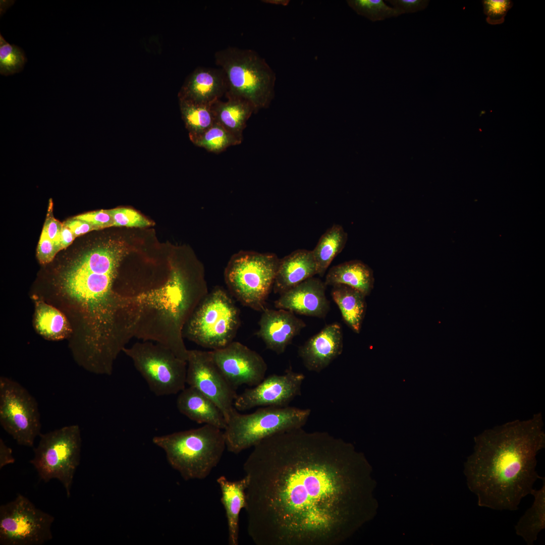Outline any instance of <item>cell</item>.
Instances as JSON below:
<instances>
[{
	"label": "cell",
	"mask_w": 545,
	"mask_h": 545,
	"mask_svg": "<svg viewBox=\"0 0 545 545\" xmlns=\"http://www.w3.org/2000/svg\"><path fill=\"white\" fill-rule=\"evenodd\" d=\"M243 464L247 530L256 545H337L348 531L352 452L302 427L258 443Z\"/></svg>",
	"instance_id": "6da1fadb"
},
{
	"label": "cell",
	"mask_w": 545,
	"mask_h": 545,
	"mask_svg": "<svg viewBox=\"0 0 545 545\" xmlns=\"http://www.w3.org/2000/svg\"><path fill=\"white\" fill-rule=\"evenodd\" d=\"M123 247L107 243L71 262L61 272L60 296L78 315L83 335L73 347L79 362L92 370L112 368L136 337L141 308L135 298L114 289Z\"/></svg>",
	"instance_id": "7a4b0ae2"
},
{
	"label": "cell",
	"mask_w": 545,
	"mask_h": 545,
	"mask_svg": "<svg viewBox=\"0 0 545 545\" xmlns=\"http://www.w3.org/2000/svg\"><path fill=\"white\" fill-rule=\"evenodd\" d=\"M541 413L484 430L474 438L473 451L464 463L469 489L480 507L518 510L538 479L536 455L544 448Z\"/></svg>",
	"instance_id": "3957f363"
},
{
	"label": "cell",
	"mask_w": 545,
	"mask_h": 545,
	"mask_svg": "<svg viewBox=\"0 0 545 545\" xmlns=\"http://www.w3.org/2000/svg\"><path fill=\"white\" fill-rule=\"evenodd\" d=\"M152 442L165 452L169 463L186 480L206 478L226 448L224 430L209 424L155 436Z\"/></svg>",
	"instance_id": "277c9868"
},
{
	"label": "cell",
	"mask_w": 545,
	"mask_h": 545,
	"mask_svg": "<svg viewBox=\"0 0 545 545\" xmlns=\"http://www.w3.org/2000/svg\"><path fill=\"white\" fill-rule=\"evenodd\" d=\"M214 60L227 78V98L248 101L255 113L269 105L274 95L276 74L255 51L229 46L217 50Z\"/></svg>",
	"instance_id": "5b68a950"
},
{
	"label": "cell",
	"mask_w": 545,
	"mask_h": 545,
	"mask_svg": "<svg viewBox=\"0 0 545 545\" xmlns=\"http://www.w3.org/2000/svg\"><path fill=\"white\" fill-rule=\"evenodd\" d=\"M280 259L272 253L241 250L234 253L224 270L230 293L243 305L262 311L273 289Z\"/></svg>",
	"instance_id": "8992f818"
},
{
	"label": "cell",
	"mask_w": 545,
	"mask_h": 545,
	"mask_svg": "<svg viewBox=\"0 0 545 545\" xmlns=\"http://www.w3.org/2000/svg\"><path fill=\"white\" fill-rule=\"evenodd\" d=\"M310 414V409L288 406L263 407L246 414L235 408L224 430L226 448L238 454L275 433L303 427Z\"/></svg>",
	"instance_id": "52a82bcc"
},
{
	"label": "cell",
	"mask_w": 545,
	"mask_h": 545,
	"mask_svg": "<svg viewBox=\"0 0 545 545\" xmlns=\"http://www.w3.org/2000/svg\"><path fill=\"white\" fill-rule=\"evenodd\" d=\"M240 312L225 290L215 287L202 300L187 321L183 337L204 348H223L235 338Z\"/></svg>",
	"instance_id": "ba28073f"
},
{
	"label": "cell",
	"mask_w": 545,
	"mask_h": 545,
	"mask_svg": "<svg viewBox=\"0 0 545 545\" xmlns=\"http://www.w3.org/2000/svg\"><path fill=\"white\" fill-rule=\"evenodd\" d=\"M30 461L41 479L48 482L57 479L63 485L69 498L74 476L79 465L81 437L79 426L62 427L39 435Z\"/></svg>",
	"instance_id": "9c48e42d"
},
{
	"label": "cell",
	"mask_w": 545,
	"mask_h": 545,
	"mask_svg": "<svg viewBox=\"0 0 545 545\" xmlns=\"http://www.w3.org/2000/svg\"><path fill=\"white\" fill-rule=\"evenodd\" d=\"M124 352L157 396L175 395L185 388L187 361L170 349L150 341L136 342Z\"/></svg>",
	"instance_id": "30bf717a"
},
{
	"label": "cell",
	"mask_w": 545,
	"mask_h": 545,
	"mask_svg": "<svg viewBox=\"0 0 545 545\" xmlns=\"http://www.w3.org/2000/svg\"><path fill=\"white\" fill-rule=\"evenodd\" d=\"M0 424L20 446L33 447L41 434L36 400L19 383L6 376L0 377Z\"/></svg>",
	"instance_id": "8fae6325"
},
{
	"label": "cell",
	"mask_w": 545,
	"mask_h": 545,
	"mask_svg": "<svg viewBox=\"0 0 545 545\" xmlns=\"http://www.w3.org/2000/svg\"><path fill=\"white\" fill-rule=\"evenodd\" d=\"M54 520L27 498L18 494L15 500L0 507V544H43L52 538Z\"/></svg>",
	"instance_id": "7c38bea8"
},
{
	"label": "cell",
	"mask_w": 545,
	"mask_h": 545,
	"mask_svg": "<svg viewBox=\"0 0 545 545\" xmlns=\"http://www.w3.org/2000/svg\"><path fill=\"white\" fill-rule=\"evenodd\" d=\"M186 384L211 399L227 420L237 394L212 360L209 351L188 350Z\"/></svg>",
	"instance_id": "4fadbf2b"
},
{
	"label": "cell",
	"mask_w": 545,
	"mask_h": 545,
	"mask_svg": "<svg viewBox=\"0 0 545 545\" xmlns=\"http://www.w3.org/2000/svg\"><path fill=\"white\" fill-rule=\"evenodd\" d=\"M302 373L287 369L283 374H273L253 388L237 395L234 406L244 411L256 407H285L301 393L305 379Z\"/></svg>",
	"instance_id": "5bb4252c"
},
{
	"label": "cell",
	"mask_w": 545,
	"mask_h": 545,
	"mask_svg": "<svg viewBox=\"0 0 545 545\" xmlns=\"http://www.w3.org/2000/svg\"><path fill=\"white\" fill-rule=\"evenodd\" d=\"M220 371L236 389L245 385L255 386L264 378L267 366L262 356L243 344L232 341L209 351Z\"/></svg>",
	"instance_id": "9a60e30c"
},
{
	"label": "cell",
	"mask_w": 545,
	"mask_h": 545,
	"mask_svg": "<svg viewBox=\"0 0 545 545\" xmlns=\"http://www.w3.org/2000/svg\"><path fill=\"white\" fill-rule=\"evenodd\" d=\"M324 282L310 278L283 293L274 302L277 309L302 315L324 318L330 309Z\"/></svg>",
	"instance_id": "2e32d148"
},
{
	"label": "cell",
	"mask_w": 545,
	"mask_h": 545,
	"mask_svg": "<svg viewBox=\"0 0 545 545\" xmlns=\"http://www.w3.org/2000/svg\"><path fill=\"white\" fill-rule=\"evenodd\" d=\"M343 349L341 326L334 322L326 325L299 347L298 353L307 370L320 372L341 354Z\"/></svg>",
	"instance_id": "e0dca14e"
},
{
	"label": "cell",
	"mask_w": 545,
	"mask_h": 545,
	"mask_svg": "<svg viewBox=\"0 0 545 545\" xmlns=\"http://www.w3.org/2000/svg\"><path fill=\"white\" fill-rule=\"evenodd\" d=\"M257 335L267 349L277 354L286 350L295 337L306 326L305 323L292 311L266 307L262 311Z\"/></svg>",
	"instance_id": "ac0fdd59"
},
{
	"label": "cell",
	"mask_w": 545,
	"mask_h": 545,
	"mask_svg": "<svg viewBox=\"0 0 545 545\" xmlns=\"http://www.w3.org/2000/svg\"><path fill=\"white\" fill-rule=\"evenodd\" d=\"M317 273L312 250L297 249L280 259L272 289L280 295Z\"/></svg>",
	"instance_id": "d6986e66"
},
{
	"label": "cell",
	"mask_w": 545,
	"mask_h": 545,
	"mask_svg": "<svg viewBox=\"0 0 545 545\" xmlns=\"http://www.w3.org/2000/svg\"><path fill=\"white\" fill-rule=\"evenodd\" d=\"M227 89V78L222 69L201 68L195 71L187 83L182 100L212 104L225 95Z\"/></svg>",
	"instance_id": "ffe728a7"
},
{
	"label": "cell",
	"mask_w": 545,
	"mask_h": 545,
	"mask_svg": "<svg viewBox=\"0 0 545 545\" xmlns=\"http://www.w3.org/2000/svg\"><path fill=\"white\" fill-rule=\"evenodd\" d=\"M179 412L198 423L209 424L224 430L225 416L216 404L196 389L189 387L181 391L177 399Z\"/></svg>",
	"instance_id": "44dd1931"
},
{
	"label": "cell",
	"mask_w": 545,
	"mask_h": 545,
	"mask_svg": "<svg viewBox=\"0 0 545 545\" xmlns=\"http://www.w3.org/2000/svg\"><path fill=\"white\" fill-rule=\"evenodd\" d=\"M222 493L221 502L226 511L228 526V540L230 545H238L239 538V516L240 511L246 505V490L248 486L247 476L237 481H229L221 476L217 480Z\"/></svg>",
	"instance_id": "7402d4cb"
},
{
	"label": "cell",
	"mask_w": 545,
	"mask_h": 545,
	"mask_svg": "<svg viewBox=\"0 0 545 545\" xmlns=\"http://www.w3.org/2000/svg\"><path fill=\"white\" fill-rule=\"evenodd\" d=\"M326 286L344 285L353 288L366 296L372 291L374 283L371 268L363 262L353 260L331 267L328 272Z\"/></svg>",
	"instance_id": "603a6c76"
},
{
	"label": "cell",
	"mask_w": 545,
	"mask_h": 545,
	"mask_svg": "<svg viewBox=\"0 0 545 545\" xmlns=\"http://www.w3.org/2000/svg\"><path fill=\"white\" fill-rule=\"evenodd\" d=\"M226 101L220 99L211 104L215 122L221 125L242 141L243 132L254 107L248 101L240 98L228 97Z\"/></svg>",
	"instance_id": "cb8c5ba5"
},
{
	"label": "cell",
	"mask_w": 545,
	"mask_h": 545,
	"mask_svg": "<svg viewBox=\"0 0 545 545\" xmlns=\"http://www.w3.org/2000/svg\"><path fill=\"white\" fill-rule=\"evenodd\" d=\"M331 295L339 308L345 322L356 333L359 334L366 310V296L348 286H332Z\"/></svg>",
	"instance_id": "d4e9b609"
},
{
	"label": "cell",
	"mask_w": 545,
	"mask_h": 545,
	"mask_svg": "<svg viewBox=\"0 0 545 545\" xmlns=\"http://www.w3.org/2000/svg\"><path fill=\"white\" fill-rule=\"evenodd\" d=\"M33 300L34 324L37 332L49 340H60L68 337L72 329L64 314L36 296H33Z\"/></svg>",
	"instance_id": "484cf974"
},
{
	"label": "cell",
	"mask_w": 545,
	"mask_h": 545,
	"mask_svg": "<svg viewBox=\"0 0 545 545\" xmlns=\"http://www.w3.org/2000/svg\"><path fill=\"white\" fill-rule=\"evenodd\" d=\"M541 487L533 489L530 493L534 497L532 506L520 518L515 526L516 533L527 545H533L540 532L545 528V479Z\"/></svg>",
	"instance_id": "4316f807"
},
{
	"label": "cell",
	"mask_w": 545,
	"mask_h": 545,
	"mask_svg": "<svg viewBox=\"0 0 545 545\" xmlns=\"http://www.w3.org/2000/svg\"><path fill=\"white\" fill-rule=\"evenodd\" d=\"M348 234L343 227L334 224L320 237L312 253L317 266V275L322 277L334 259L343 250Z\"/></svg>",
	"instance_id": "83f0119b"
},
{
	"label": "cell",
	"mask_w": 545,
	"mask_h": 545,
	"mask_svg": "<svg viewBox=\"0 0 545 545\" xmlns=\"http://www.w3.org/2000/svg\"><path fill=\"white\" fill-rule=\"evenodd\" d=\"M190 136L197 146L216 154L242 142L217 123L200 134Z\"/></svg>",
	"instance_id": "f1b7e54d"
},
{
	"label": "cell",
	"mask_w": 545,
	"mask_h": 545,
	"mask_svg": "<svg viewBox=\"0 0 545 545\" xmlns=\"http://www.w3.org/2000/svg\"><path fill=\"white\" fill-rule=\"evenodd\" d=\"M182 115L190 135L200 134L213 125L215 122L211 104H203L182 100Z\"/></svg>",
	"instance_id": "f546056e"
},
{
	"label": "cell",
	"mask_w": 545,
	"mask_h": 545,
	"mask_svg": "<svg viewBox=\"0 0 545 545\" xmlns=\"http://www.w3.org/2000/svg\"><path fill=\"white\" fill-rule=\"evenodd\" d=\"M348 5L358 15L372 22L397 17L400 14L383 0H348Z\"/></svg>",
	"instance_id": "4dcf8cb0"
},
{
	"label": "cell",
	"mask_w": 545,
	"mask_h": 545,
	"mask_svg": "<svg viewBox=\"0 0 545 545\" xmlns=\"http://www.w3.org/2000/svg\"><path fill=\"white\" fill-rule=\"evenodd\" d=\"M27 60L24 51L19 46L7 42L0 35V74L9 76L20 72Z\"/></svg>",
	"instance_id": "1f68e13d"
},
{
	"label": "cell",
	"mask_w": 545,
	"mask_h": 545,
	"mask_svg": "<svg viewBox=\"0 0 545 545\" xmlns=\"http://www.w3.org/2000/svg\"><path fill=\"white\" fill-rule=\"evenodd\" d=\"M113 219V226L144 227L151 222L136 210L125 207L108 209Z\"/></svg>",
	"instance_id": "d6a6232c"
},
{
	"label": "cell",
	"mask_w": 545,
	"mask_h": 545,
	"mask_svg": "<svg viewBox=\"0 0 545 545\" xmlns=\"http://www.w3.org/2000/svg\"><path fill=\"white\" fill-rule=\"evenodd\" d=\"M482 4L484 14L486 16V21L491 25L503 23L513 4L510 0H483Z\"/></svg>",
	"instance_id": "836d02e7"
},
{
	"label": "cell",
	"mask_w": 545,
	"mask_h": 545,
	"mask_svg": "<svg viewBox=\"0 0 545 545\" xmlns=\"http://www.w3.org/2000/svg\"><path fill=\"white\" fill-rule=\"evenodd\" d=\"M58 246L42 231L37 248V257L41 264L51 262L60 251Z\"/></svg>",
	"instance_id": "e575fe53"
},
{
	"label": "cell",
	"mask_w": 545,
	"mask_h": 545,
	"mask_svg": "<svg viewBox=\"0 0 545 545\" xmlns=\"http://www.w3.org/2000/svg\"><path fill=\"white\" fill-rule=\"evenodd\" d=\"M52 209V203L50 199L47 216L42 231L46 234L49 239L58 246L60 250V239L63 224L53 217Z\"/></svg>",
	"instance_id": "d590c367"
},
{
	"label": "cell",
	"mask_w": 545,
	"mask_h": 545,
	"mask_svg": "<svg viewBox=\"0 0 545 545\" xmlns=\"http://www.w3.org/2000/svg\"><path fill=\"white\" fill-rule=\"evenodd\" d=\"M400 15L411 14L425 10L428 6V0H386Z\"/></svg>",
	"instance_id": "8d00e7d4"
},
{
	"label": "cell",
	"mask_w": 545,
	"mask_h": 545,
	"mask_svg": "<svg viewBox=\"0 0 545 545\" xmlns=\"http://www.w3.org/2000/svg\"><path fill=\"white\" fill-rule=\"evenodd\" d=\"M76 218L86 221L102 229L113 226V219L108 210L101 209L82 214Z\"/></svg>",
	"instance_id": "74e56055"
},
{
	"label": "cell",
	"mask_w": 545,
	"mask_h": 545,
	"mask_svg": "<svg viewBox=\"0 0 545 545\" xmlns=\"http://www.w3.org/2000/svg\"><path fill=\"white\" fill-rule=\"evenodd\" d=\"M63 224L69 228L76 237L85 234L93 230H100L99 228L84 220L75 217L69 219Z\"/></svg>",
	"instance_id": "f35d334b"
},
{
	"label": "cell",
	"mask_w": 545,
	"mask_h": 545,
	"mask_svg": "<svg viewBox=\"0 0 545 545\" xmlns=\"http://www.w3.org/2000/svg\"><path fill=\"white\" fill-rule=\"evenodd\" d=\"M15 462V458L13 456L12 450L4 442V440L0 439V469L5 466L13 464Z\"/></svg>",
	"instance_id": "ab89813d"
},
{
	"label": "cell",
	"mask_w": 545,
	"mask_h": 545,
	"mask_svg": "<svg viewBox=\"0 0 545 545\" xmlns=\"http://www.w3.org/2000/svg\"><path fill=\"white\" fill-rule=\"evenodd\" d=\"M75 238L76 236L72 231L63 224L60 239V250L67 248L72 243Z\"/></svg>",
	"instance_id": "60d3db41"
},
{
	"label": "cell",
	"mask_w": 545,
	"mask_h": 545,
	"mask_svg": "<svg viewBox=\"0 0 545 545\" xmlns=\"http://www.w3.org/2000/svg\"><path fill=\"white\" fill-rule=\"evenodd\" d=\"M263 3H269L275 5L287 6L289 3L290 1L288 0H265L262 1Z\"/></svg>",
	"instance_id": "b9f144b4"
}]
</instances>
